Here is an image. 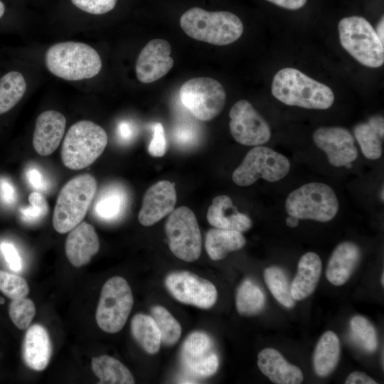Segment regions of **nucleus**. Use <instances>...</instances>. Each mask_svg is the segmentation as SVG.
Masks as SVG:
<instances>
[{"instance_id":"nucleus-1","label":"nucleus","mask_w":384,"mask_h":384,"mask_svg":"<svg viewBox=\"0 0 384 384\" xmlns=\"http://www.w3.org/2000/svg\"><path fill=\"white\" fill-rule=\"evenodd\" d=\"M272 94L287 105L316 110L329 109L335 98L329 87L293 68L281 69L275 74Z\"/></svg>"},{"instance_id":"nucleus-2","label":"nucleus","mask_w":384,"mask_h":384,"mask_svg":"<svg viewBox=\"0 0 384 384\" xmlns=\"http://www.w3.org/2000/svg\"><path fill=\"white\" fill-rule=\"evenodd\" d=\"M180 26L191 38L216 46L230 44L242 36L243 24L228 11H207L199 7L186 11L180 18Z\"/></svg>"},{"instance_id":"nucleus-3","label":"nucleus","mask_w":384,"mask_h":384,"mask_svg":"<svg viewBox=\"0 0 384 384\" xmlns=\"http://www.w3.org/2000/svg\"><path fill=\"white\" fill-rule=\"evenodd\" d=\"M45 62L52 74L70 81L92 78L102 68V60L97 50L81 42L53 44L46 53Z\"/></svg>"},{"instance_id":"nucleus-4","label":"nucleus","mask_w":384,"mask_h":384,"mask_svg":"<svg viewBox=\"0 0 384 384\" xmlns=\"http://www.w3.org/2000/svg\"><path fill=\"white\" fill-rule=\"evenodd\" d=\"M97 181L90 174L77 176L60 191L53 215V225L64 234L84 219L97 191Z\"/></svg>"},{"instance_id":"nucleus-5","label":"nucleus","mask_w":384,"mask_h":384,"mask_svg":"<svg viewBox=\"0 0 384 384\" xmlns=\"http://www.w3.org/2000/svg\"><path fill=\"white\" fill-rule=\"evenodd\" d=\"M107 144L105 129L90 120L73 124L67 132L61 148L64 166L80 170L91 165L104 151Z\"/></svg>"},{"instance_id":"nucleus-6","label":"nucleus","mask_w":384,"mask_h":384,"mask_svg":"<svg viewBox=\"0 0 384 384\" xmlns=\"http://www.w3.org/2000/svg\"><path fill=\"white\" fill-rule=\"evenodd\" d=\"M341 45L361 64L378 68L384 63V44L365 18L352 16L342 18L338 25Z\"/></svg>"},{"instance_id":"nucleus-7","label":"nucleus","mask_w":384,"mask_h":384,"mask_svg":"<svg viewBox=\"0 0 384 384\" xmlns=\"http://www.w3.org/2000/svg\"><path fill=\"white\" fill-rule=\"evenodd\" d=\"M338 201L333 188L319 182L300 186L291 192L285 201V208L289 215L319 222L332 220L338 212Z\"/></svg>"},{"instance_id":"nucleus-8","label":"nucleus","mask_w":384,"mask_h":384,"mask_svg":"<svg viewBox=\"0 0 384 384\" xmlns=\"http://www.w3.org/2000/svg\"><path fill=\"white\" fill-rule=\"evenodd\" d=\"M134 304L131 288L122 277H113L103 285L96 311L98 326L110 334L124 326Z\"/></svg>"},{"instance_id":"nucleus-9","label":"nucleus","mask_w":384,"mask_h":384,"mask_svg":"<svg viewBox=\"0 0 384 384\" xmlns=\"http://www.w3.org/2000/svg\"><path fill=\"white\" fill-rule=\"evenodd\" d=\"M288 159L273 149L255 146L245 156L232 175L233 182L240 186L254 183L259 178L269 182L282 179L289 171Z\"/></svg>"},{"instance_id":"nucleus-10","label":"nucleus","mask_w":384,"mask_h":384,"mask_svg":"<svg viewBox=\"0 0 384 384\" xmlns=\"http://www.w3.org/2000/svg\"><path fill=\"white\" fill-rule=\"evenodd\" d=\"M183 105L196 119L209 121L217 117L224 108L226 93L223 85L208 77L191 78L179 90Z\"/></svg>"},{"instance_id":"nucleus-11","label":"nucleus","mask_w":384,"mask_h":384,"mask_svg":"<svg viewBox=\"0 0 384 384\" xmlns=\"http://www.w3.org/2000/svg\"><path fill=\"white\" fill-rule=\"evenodd\" d=\"M165 232L169 246L173 254L186 262H193L201 255L202 238L200 228L193 212L181 206L169 215Z\"/></svg>"},{"instance_id":"nucleus-12","label":"nucleus","mask_w":384,"mask_h":384,"mask_svg":"<svg viewBox=\"0 0 384 384\" xmlns=\"http://www.w3.org/2000/svg\"><path fill=\"white\" fill-rule=\"evenodd\" d=\"M165 286L177 301L201 309L212 307L218 297L215 285L188 271H175L165 279Z\"/></svg>"},{"instance_id":"nucleus-13","label":"nucleus","mask_w":384,"mask_h":384,"mask_svg":"<svg viewBox=\"0 0 384 384\" xmlns=\"http://www.w3.org/2000/svg\"><path fill=\"white\" fill-rule=\"evenodd\" d=\"M229 127L233 137L246 146H259L267 143L271 130L266 120L246 100L236 102L231 107Z\"/></svg>"},{"instance_id":"nucleus-14","label":"nucleus","mask_w":384,"mask_h":384,"mask_svg":"<svg viewBox=\"0 0 384 384\" xmlns=\"http://www.w3.org/2000/svg\"><path fill=\"white\" fill-rule=\"evenodd\" d=\"M181 361L188 372L202 378L213 375L219 366L213 341L202 331H194L186 338L181 348Z\"/></svg>"},{"instance_id":"nucleus-15","label":"nucleus","mask_w":384,"mask_h":384,"mask_svg":"<svg viewBox=\"0 0 384 384\" xmlns=\"http://www.w3.org/2000/svg\"><path fill=\"white\" fill-rule=\"evenodd\" d=\"M316 146L324 151L330 164L346 166L358 156V149L351 132L341 127H321L313 133Z\"/></svg>"},{"instance_id":"nucleus-16","label":"nucleus","mask_w":384,"mask_h":384,"mask_svg":"<svg viewBox=\"0 0 384 384\" xmlns=\"http://www.w3.org/2000/svg\"><path fill=\"white\" fill-rule=\"evenodd\" d=\"M171 52V46L167 41H150L137 60L135 70L138 80L143 83H150L166 75L174 63Z\"/></svg>"},{"instance_id":"nucleus-17","label":"nucleus","mask_w":384,"mask_h":384,"mask_svg":"<svg viewBox=\"0 0 384 384\" xmlns=\"http://www.w3.org/2000/svg\"><path fill=\"white\" fill-rule=\"evenodd\" d=\"M176 202L174 183L164 180L155 183L146 191L138 218L144 226H151L174 210Z\"/></svg>"},{"instance_id":"nucleus-18","label":"nucleus","mask_w":384,"mask_h":384,"mask_svg":"<svg viewBox=\"0 0 384 384\" xmlns=\"http://www.w3.org/2000/svg\"><path fill=\"white\" fill-rule=\"evenodd\" d=\"M66 126V119L60 112L47 110L41 113L36 121L33 146L41 156L54 152L60 145Z\"/></svg>"},{"instance_id":"nucleus-19","label":"nucleus","mask_w":384,"mask_h":384,"mask_svg":"<svg viewBox=\"0 0 384 384\" xmlns=\"http://www.w3.org/2000/svg\"><path fill=\"white\" fill-rule=\"evenodd\" d=\"M99 249L100 241L95 230L86 222L80 223L72 229L65 240L66 257L76 267L88 263Z\"/></svg>"},{"instance_id":"nucleus-20","label":"nucleus","mask_w":384,"mask_h":384,"mask_svg":"<svg viewBox=\"0 0 384 384\" xmlns=\"http://www.w3.org/2000/svg\"><path fill=\"white\" fill-rule=\"evenodd\" d=\"M257 365L261 372L273 383L299 384L303 381L301 369L288 363L274 348L262 350L257 356Z\"/></svg>"},{"instance_id":"nucleus-21","label":"nucleus","mask_w":384,"mask_h":384,"mask_svg":"<svg viewBox=\"0 0 384 384\" xmlns=\"http://www.w3.org/2000/svg\"><path fill=\"white\" fill-rule=\"evenodd\" d=\"M208 223L216 228L245 232L252 227L251 219L240 213L231 198L225 195L215 197L207 213Z\"/></svg>"},{"instance_id":"nucleus-22","label":"nucleus","mask_w":384,"mask_h":384,"mask_svg":"<svg viewBox=\"0 0 384 384\" xmlns=\"http://www.w3.org/2000/svg\"><path fill=\"white\" fill-rule=\"evenodd\" d=\"M52 346L49 334L40 324H34L26 331L23 343V358L31 369L41 371L49 363Z\"/></svg>"},{"instance_id":"nucleus-23","label":"nucleus","mask_w":384,"mask_h":384,"mask_svg":"<svg viewBox=\"0 0 384 384\" xmlns=\"http://www.w3.org/2000/svg\"><path fill=\"white\" fill-rule=\"evenodd\" d=\"M359 247L352 242H343L334 249L327 265L326 276L335 286L344 284L351 277L361 259Z\"/></svg>"},{"instance_id":"nucleus-24","label":"nucleus","mask_w":384,"mask_h":384,"mask_svg":"<svg viewBox=\"0 0 384 384\" xmlns=\"http://www.w3.org/2000/svg\"><path fill=\"white\" fill-rule=\"evenodd\" d=\"M321 270L322 262L316 253L309 252L302 256L297 273L290 285L291 294L295 301L304 299L314 292Z\"/></svg>"},{"instance_id":"nucleus-25","label":"nucleus","mask_w":384,"mask_h":384,"mask_svg":"<svg viewBox=\"0 0 384 384\" xmlns=\"http://www.w3.org/2000/svg\"><path fill=\"white\" fill-rule=\"evenodd\" d=\"M246 244V240L242 233L212 228L206 235L205 247L208 256L213 260H220L229 252L242 249Z\"/></svg>"},{"instance_id":"nucleus-26","label":"nucleus","mask_w":384,"mask_h":384,"mask_svg":"<svg viewBox=\"0 0 384 384\" xmlns=\"http://www.w3.org/2000/svg\"><path fill=\"white\" fill-rule=\"evenodd\" d=\"M341 354L340 341L332 331L325 332L319 340L313 356L316 374L326 377L331 373L338 363Z\"/></svg>"},{"instance_id":"nucleus-27","label":"nucleus","mask_w":384,"mask_h":384,"mask_svg":"<svg viewBox=\"0 0 384 384\" xmlns=\"http://www.w3.org/2000/svg\"><path fill=\"white\" fill-rule=\"evenodd\" d=\"M92 368L101 384H133L129 370L116 358L102 355L92 358Z\"/></svg>"},{"instance_id":"nucleus-28","label":"nucleus","mask_w":384,"mask_h":384,"mask_svg":"<svg viewBox=\"0 0 384 384\" xmlns=\"http://www.w3.org/2000/svg\"><path fill=\"white\" fill-rule=\"evenodd\" d=\"M131 331L137 343L146 353L155 354L159 351L161 334L152 316L136 314L131 321Z\"/></svg>"},{"instance_id":"nucleus-29","label":"nucleus","mask_w":384,"mask_h":384,"mask_svg":"<svg viewBox=\"0 0 384 384\" xmlns=\"http://www.w3.org/2000/svg\"><path fill=\"white\" fill-rule=\"evenodd\" d=\"M26 87L23 75L18 71H10L0 78V114L9 112L22 99Z\"/></svg>"},{"instance_id":"nucleus-30","label":"nucleus","mask_w":384,"mask_h":384,"mask_svg":"<svg viewBox=\"0 0 384 384\" xmlns=\"http://www.w3.org/2000/svg\"><path fill=\"white\" fill-rule=\"evenodd\" d=\"M265 296L260 287L250 279L245 280L236 294V309L243 316H253L262 311Z\"/></svg>"},{"instance_id":"nucleus-31","label":"nucleus","mask_w":384,"mask_h":384,"mask_svg":"<svg viewBox=\"0 0 384 384\" xmlns=\"http://www.w3.org/2000/svg\"><path fill=\"white\" fill-rule=\"evenodd\" d=\"M264 279L270 292L276 300L287 308H292L295 305L290 284L284 270L277 266H271L265 270Z\"/></svg>"},{"instance_id":"nucleus-32","label":"nucleus","mask_w":384,"mask_h":384,"mask_svg":"<svg viewBox=\"0 0 384 384\" xmlns=\"http://www.w3.org/2000/svg\"><path fill=\"white\" fill-rule=\"evenodd\" d=\"M363 154L369 159H378L382 154L383 137L368 122L360 123L353 129Z\"/></svg>"},{"instance_id":"nucleus-33","label":"nucleus","mask_w":384,"mask_h":384,"mask_svg":"<svg viewBox=\"0 0 384 384\" xmlns=\"http://www.w3.org/2000/svg\"><path fill=\"white\" fill-rule=\"evenodd\" d=\"M151 316L161 334V343L171 346L177 343L181 334V326L171 314L161 306L151 309Z\"/></svg>"},{"instance_id":"nucleus-34","label":"nucleus","mask_w":384,"mask_h":384,"mask_svg":"<svg viewBox=\"0 0 384 384\" xmlns=\"http://www.w3.org/2000/svg\"><path fill=\"white\" fill-rule=\"evenodd\" d=\"M350 327L353 339L367 352L377 349L378 337L374 326L364 316L356 315L351 318Z\"/></svg>"},{"instance_id":"nucleus-35","label":"nucleus","mask_w":384,"mask_h":384,"mask_svg":"<svg viewBox=\"0 0 384 384\" xmlns=\"http://www.w3.org/2000/svg\"><path fill=\"white\" fill-rule=\"evenodd\" d=\"M9 316L19 329H26L36 314L33 302L26 297L12 299L9 309Z\"/></svg>"},{"instance_id":"nucleus-36","label":"nucleus","mask_w":384,"mask_h":384,"mask_svg":"<svg viewBox=\"0 0 384 384\" xmlns=\"http://www.w3.org/2000/svg\"><path fill=\"white\" fill-rule=\"evenodd\" d=\"M124 203L123 192L118 189L108 191L96 206V212L105 219H113L122 210Z\"/></svg>"},{"instance_id":"nucleus-37","label":"nucleus","mask_w":384,"mask_h":384,"mask_svg":"<svg viewBox=\"0 0 384 384\" xmlns=\"http://www.w3.org/2000/svg\"><path fill=\"white\" fill-rule=\"evenodd\" d=\"M0 291L9 298L16 299L26 297L29 287L22 277L0 270Z\"/></svg>"},{"instance_id":"nucleus-38","label":"nucleus","mask_w":384,"mask_h":384,"mask_svg":"<svg viewBox=\"0 0 384 384\" xmlns=\"http://www.w3.org/2000/svg\"><path fill=\"white\" fill-rule=\"evenodd\" d=\"M71 2L86 13L100 15L112 11L117 0H71Z\"/></svg>"},{"instance_id":"nucleus-39","label":"nucleus","mask_w":384,"mask_h":384,"mask_svg":"<svg viewBox=\"0 0 384 384\" xmlns=\"http://www.w3.org/2000/svg\"><path fill=\"white\" fill-rule=\"evenodd\" d=\"M31 207L22 210L23 215L29 220H36L42 218L48 212L46 198L38 192H33L28 196Z\"/></svg>"},{"instance_id":"nucleus-40","label":"nucleus","mask_w":384,"mask_h":384,"mask_svg":"<svg viewBox=\"0 0 384 384\" xmlns=\"http://www.w3.org/2000/svg\"><path fill=\"white\" fill-rule=\"evenodd\" d=\"M166 149L164 129L161 123H156L154 126L153 137L148 147L149 153L153 156L161 157L165 154Z\"/></svg>"},{"instance_id":"nucleus-41","label":"nucleus","mask_w":384,"mask_h":384,"mask_svg":"<svg viewBox=\"0 0 384 384\" xmlns=\"http://www.w3.org/2000/svg\"><path fill=\"white\" fill-rule=\"evenodd\" d=\"M1 250L9 266V268L14 271L18 272L21 270L22 262L15 247L7 242L1 245Z\"/></svg>"},{"instance_id":"nucleus-42","label":"nucleus","mask_w":384,"mask_h":384,"mask_svg":"<svg viewBox=\"0 0 384 384\" xmlns=\"http://www.w3.org/2000/svg\"><path fill=\"white\" fill-rule=\"evenodd\" d=\"M176 140L181 145L191 144L196 138L195 132L188 126L179 127L177 128L176 133Z\"/></svg>"},{"instance_id":"nucleus-43","label":"nucleus","mask_w":384,"mask_h":384,"mask_svg":"<svg viewBox=\"0 0 384 384\" xmlns=\"http://www.w3.org/2000/svg\"><path fill=\"white\" fill-rule=\"evenodd\" d=\"M346 384H377V382L366 373L354 371L348 375L345 381Z\"/></svg>"},{"instance_id":"nucleus-44","label":"nucleus","mask_w":384,"mask_h":384,"mask_svg":"<svg viewBox=\"0 0 384 384\" xmlns=\"http://www.w3.org/2000/svg\"><path fill=\"white\" fill-rule=\"evenodd\" d=\"M278 6L289 9L297 10L302 8L307 0H267Z\"/></svg>"},{"instance_id":"nucleus-45","label":"nucleus","mask_w":384,"mask_h":384,"mask_svg":"<svg viewBox=\"0 0 384 384\" xmlns=\"http://www.w3.org/2000/svg\"><path fill=\"white\" fill-rule=\"evenodd\" d=\"M373 128H375L381 136H384V122L382 116L376 115L370 117L368 122Z\"/></svg>"},{"instance_id":"nucleus-46","label":"nucleus","mask_w":384,"mask_h":384,"mask_svg":"<svg viewBox=\"0 0 384 384\" xmlns=\"http://www.w3.org/2000/svg\"><path fill=\"white\" fill-rule=\"evenodd\" d=\"M29 178L31 184L36 188L41 186V176L37 170H32L30 172Z\"/></svg>"},{"instance_id":"nucleus-47","label":"nucleus","mask_w":384,"mask_h":384,"mask_svg":"<svg viewBox=\"0 0 384 384\" xmlns=\"http://www.w3.org/2000/svg\"><path fill=\"white\" fill-rule=\"evenodd\" d=\"M2 188L4 191V198L7 201H10L13 200L14 197V189L13 188L7 183H4L2 186Z\"/></svg>"},{"instance_id":"nucleus-48","label":"nucleus","mask_w":384,"mask_h":384,"mask_svg":"<svg viewBox=\"0 0 384 384\" xmlns=\"http://www.w3.org/2000/svg\"><path fill=\"white\" fill-rule=\"evenodd\" d=\"M375 33H376L378 37L379 38L380 41H381V43L384 44V35H383L384 34V20H383V16L382 17V18L380 20V21L378 22V23L377 25Z\"/></svg>"},{"instance_id":"nucleus-49","label":"nucleus","mask_w":384,"mask_h":384,"mask_svg":"<svg viewBox=\"0 0 384 384\" xmlns=\"http://www.w3.org/2000/svg\"><path fill=\"white\" fill-rule=\"evenodd\" d=\"M120 134L123 138L127 139L131 135V130L129 125L127 124H122L119 127Z\"/></svg>"},{"instance_id":"nucleus-50","label":"nucleus","mask_w":384,"mask_h":384,"mask_svg":"<svg viewBox=\"0 0 384 384\" xmlns=\"http://www.w3.org/2000/svg\"><path fill=\"white\" fill-rule=\"evenodd\" d=\"M286 224L289 226V227H291V228H294V227H297L299 224V219H298L296 217H294L292 215H289L287 218H286Z\"/></svg>"},{"instance_id":"nucleus-51","label":"nucleus","mask_w":384,"mask_h":384,"mask_svg":"<svg viewBox=\"0 0 384 384\" xmlns=\"http://www.w3.org/2000/svg\"><path fill=\"white\" fill-rule=\"evenodd\" d=\"M5 12V6L4 3L0 0V18L4 16Z\"/></svg>"},{"instance_id":"nucleus-52","label":"nucleus","mask_w":384,"mask_h":384,"mask_svg":"<svg viewBox=\"0 0 384 384\" xmlns=\"http://www.w3.org/2000/svg\"><path fill=\"white\" fill-rule=\"evenodd\" d=\"M380 283L382 284V286L383 287L384 286V273L383 272L382 275H381V277H380Z\"/></svg>"},{"instance_id":"nucleus-53","label":"nucleus","mask_w":384,"mask_h":384,"mask_svg":"<svg viewBox=\"0 0 384 384\" xmlns=\"http://www.w3.org/2000/svg\"><path fill=\"white\" fill-rule=\"evenodd\" d=\"M380 197L382 198V201H383V188H382V191L380 193Z\"/></svg>"},{"instance_id":"nucleus-54","label":"nucleus","mask_w":384,"mask_h":384,"mask_svg":"<svg viewBox=\"0 0 384 384\" xmlns=\"http://www.w3.org/2000/svg\"><path fill=\"white\" fill-rule=\"evenodd\" d=\"M4 303V299L2 297H0V304H2Z\"/></svg>"}]
</instances>
